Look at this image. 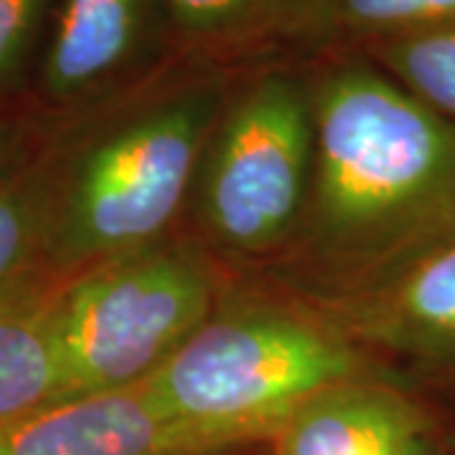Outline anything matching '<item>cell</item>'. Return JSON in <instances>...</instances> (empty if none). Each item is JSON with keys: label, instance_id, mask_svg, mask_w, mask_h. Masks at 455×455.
I'll use <instances>...</instances> for the list:
<instances>
[{"label": "cell", "instance_id": "cell-1", "mask_svg": "<svg viewBox=\"0 0 455 455\" xmlns=\"http://www.w3.org/2000/svg\"><path fill=\"white\" fill-rule=\"evenodd\" d=\"M309 86L314 175L296 235L344 286L453 223L455 124L370 56H339Z\"/></svg>", "mask_w": 455, "mask_h": 455}, {"label": "cell", "instance_id": "cell-17", "mask_svg": "<svg viewBox=\"0 0 455 455\" xmlns=\"http://www.w3.org/2000/svg\"><path fill=\"white\" fill-rule=\"evenodd\" d=\"M415 455H423V451H418V453H415Z\"/></svg>", "mask_w": 455, "mask_h": 455}, {"label": "cell", "instance_id": "cell-8", "mask_svg": "<svg viewBox=\"0 0 455 455\" xmlns=\"http://www.w3.org/2000/svg\"><path fill=\"white\" fill-rule=\"evenodd\" d=\"M278 455H415L420 420L397 392L357 379L337 382L293 410Z\"/></svg>", "mask_w": 455, "mask_h": 455}, {"label": "cell", "instance_id": "cell-13", "mask_svg": "<svg viewBox=\"0 0 455 455\" xmlns=\"http://www.w3.org/2000/svg\"><path fill=\"white\" fill-rule=\"evenodd\" d=\"M455 28V0H329L324 36L372 46Z\"/></svg>", "mask_w": 455, "mask_h": 455}, {"label": "cell", "instance_id": "cell-9", "mask_svg": "<svg viewBox=\"0 0 455 455\" xmlns=\"http://www.w3.org/2000/svg\"><path fill=\"white\" fill-rule=\"evenodd\" d=\"M167 11L178 44L226 51L281 36H324L329 0H167Z\"/></svg>", "mask_w": 455, "mask_h": 455}, {"label": "cell", "instance_id": "cell-7", "mask_svg": "<svg viewBox=\"0 0 455 455\" xmlns=\"http://www.w3.org/2000/svg\"><path fill=\"white\" fill-rule=\"evenodd\" d=\"M208 443L167 420L142 387L38 407L0 425V455H212Z\"/></svg>", "mask_w": 455, "mask_h": 455}, {"label": "cell", "instance_id": "cell-4", "mask_svg": "<svg viewBox=\"0 0 455 455\" xmlns=\"http://www.w3.org/2000/svg\"><path fill=\"white\" fill-rule=\"evenodd\" d=\"M212 311L215 276L190 243L160 241L76 274L51 293L56 403L140 387Z\"/></svg>", "mask_w": 455, "mask_h": 455}, {"label": "cell", "instance_id": "cell-15", "mask_svg": "<svg viewBox=\"0 0 455 455\" xmlns=\"http://www.w3.org/2000/svg\"><path fill=\"white\" fill-rule=\"evenodd\" d=\"M49 5L51 0H0V89L23 71Z\"/></svg>", "mask_w": 455, "mask_h": 455}, {"label": "cell", "instance_id": "cell-10", "mask_svg": "<svg viewBox=\"0 0 455 455\" xmlns=\"http://www.w3.org/2000/svg\"><path fill=\"white\" fill-rule=\"evenodd\" d=\"M374 337L455 355V241L427 251L367 309Z\"/></svg>", "mask_w": 455, "mask_h": 455}, {"label": "cell", "instance_id": "cell-16", "mask_svg": "<svg viewBox=\"0 0 455 455\" xmlns=\"http://www.w3.org/2000/svg\"><path fill=\"white\" fill-rule=\"evenodd\" d=\"M20 149H23V134L18 130V124L0 119V178L16 170Z\"/></svg>", "mask_w": 455, "mask_h": 455}, {"label": "cell", "instance_id": "cell-5", "mask_svg": "<svg viewBox=\"0 0 455 455\" xmlns=\"http://www.w3.org/2000/svg\"><path fill=\"white\" fill-rule=\"evenodd\" d=\"M314 175L309 76L268 68L230 89L197 170L203 226L238 256H263L299 233Z\"/></svg>", "mask_w": 455, "mask_h": 455}, {"label": "cell", "instance_id": "cell-12", "mask_svg": "<svg viewBox=\"0 0 455 455\" xmlns=\"http://www.w3.org/2000/svg\"><path fill=\"white\" fill-rule=\"evenodd\" d=\"M59 180L49 170H11L0 178V301L20 293L38 259L46 260Z\"/></svg>", "mask_w": 455, "mask_h": 455}, {"label": "cell", "instance_id": "cell-6", "mask_svg": "<svg viewBox=\"0 0 455 455\" xmlns=\"http://www.w3.org/2000/svg\"><path fill=\"white\" fill-rule=\"evenodd\" d=\"M167 38H172L167 0H61L41 89L56 104L116 92L147 74Z\"/></svg>", "mask_w": 455, "mask_h": 455}, {"label": "cell", "instance_id": "cell-11", "mask_svg": "<svg viewBox=\"0 0 455 455\" xmlns=\"http://www.w3.org/2000/svg\"><path fill=\"white\" fill-rule=\"evenodd\" d=\"M59 387L51 293L23 289L0 301V425L56 403Z\"/></svg>", "mask_w": 455, "mask_h": 455}, {"label": "cell", "instance_id": "cell-14", "mask_svg": "<svg viewBox=\"0 0 455 455\" xmlns=\"http://www.w3.org/2000/svg\"><path fill=\"white\" fill-rule=\"evenodd\" d=\"M370 59L455 124V28L372 44Z\"/></svg>", "mask_w": 455, "mask_h": 455}, {"label": "cell", "instance_id": "cell-2", "mask_svg": "<svg viewBox=\"0 0 455 455\" xmlns=\"http://www.w3.org/2000/svg\"><path fill=\"white\" fill-rule=\"evenodd\" d=\"M228 94L218 71L180 74L137 92L104 119L59 180L51 266L82 274L164 241L196 188Z\"/></svg>", "mask_w": 455, "mask_h": 455}, {"label": "cell", "instance_id": "cell-3", "mask_svg": "<svg viewBox=\"0 0 455 455\" xmlns=\"http://www.w3.org/2000/svg\"><path fill=\"white\" fill-rule=\"evenodd\" d=\"M355 349L334 329L274 307L212 311L140 387L167 420L226 451L276 435L311 395L355 379Z\"/></svg>", "mask_w": 455, "mask_h": 455}]
</instances>
